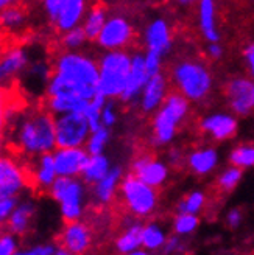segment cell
I'll use <instances>...</instances> for the list:
<instances>
[{"mask_svg": "<svg viewBox=\"0 0 254 255\" xmlns=\"http://www.w3.org/2000/svg\"><path fill=\"white\" fill-rule=\"evenodd\" d=\"M45 97H78L91 101L98 94V56L77 50H61L52 61Z\"/></svg>", "mask_w": 254, "mask_h": 255, "instance_id": "cell-1", "label": "cell"}, {"mask_svg": "<svg viewBox=\"0 0 254 255\" xmlns=\"http://www.w3.org/2000/svg\"><path fill=\"white\" fill-rule=\"evenodd\" d=\"M8 134L12 148L30 159L56 149L55 116L45 108L20 112L12 119Z\"/></svg>", "mask_w": 254, "mask_h": 255, "instance_id": "cell-2", "label": "cell"}, {"mask_svg": "<svg viewBox=\"0 0 254 255\" xmlns=\"http://www.w3.org/2000/svg\"><path fill=\"white\" fill-rule=\"evenodd\" d=\"M172 89L192 105H203L214 95L215 75L206 59L197 56L176 58L169 69Z\"/></svg>", "mask_w": 254, "mask_h": 255, "instance_id": "cell-3", "label": "cell"}, {"mask_svg": "<svg viewBox=\"0 0 254 255\" xmlns=\"http://www.w3.org/2000/svg\"><path fill=\"white\" fill-rule=\"evenodd\" d=\"M192 112V103L180 92H172L162 106L151 116L150 142L153 146H169L173 143L181 126L187 122Z\"/></svg>", "mask_w": 254, "mask_h": 255, "instance_id": "cell-4", "label": "cell"}, {"mask_svg": "<svg viewBox=\"0 0 254 255\" xmlns=\"http://www.w3.org/2000/svg\"><path fill=\"white\" fill-rule=\"evenodd\" d=\"M133 53L112 50L98 55V94L106 100H120L131 72Z\"/></svg>", "mask_w": 254, "mask_h": 255, "instance_id": "cell-5", "label": "cell"}, {"mask_svg": "<svg viewBox=\"0 0 254 255\" xmlns=\"http://www.w3.org/2000/svg\"><path fill=\"white\" fill-rule=\"evenodd\" d=\"M119 193L125 207L137 218H147L156 210L159 199L158 188L145 184L133 173L123 176L119 187Z\"/></svg>", "mask_w": 254, "mask_h": 255, "instance_id": "cell-6", "label": "cell"}, {"mask_svg": "<svg viewBox=\"0 0 254 255\" xmlns=\"http://www.w3.org/2000/svg\"><path fill=\"white\" fill-rule=\"evenodd\" d=\"M137 37V31L133 20L122 12H111L105 27L101 28L95 45L101 52L112 50H128Z\"/></svg>", "mask_w": 254, "mask_h": 255, "instance_id": "cell-7", "label": "cell"}, {"mask_svg": "<svg viewBox=\"0 0 254 255\" xmlns=\"http://www.w3.org/2000/svg\"><path fill=\"white\" fill-rule=\"evenodd\" d=\"M222 95L228 111L239 119L254 114V80L248 75H233L225 80Z\"/></svg>", "mask_w": 254, "mask_h": 255, "instance_id": "cell-8", "label": "cell"}, {"mask_svg": "<svg viewBox=\"0 0 254 255\" xmlns=\"http://www.w3.org/2000/svg\"><path fill=\"white\" fill-rule=\"evenodd\" d=\"M50 196L59 202L64 223L78 221L81 216V201L84 196V182L78 177L58 176L48 190Z\"/></svg>", "mask_w": 254, "mask_h": 255, "instance_id": "cell-9", "label": "cell"}, {"mask_svg": "<svg viewBox=\"0 0 254 255\" xmlns=\"http://www.w3.org/2000/svg\"><path fill=\"white\" fill-rule=\"evenodd\" d=\"M56 148H83L92 129L83 112H69L55 117Z\"/></svg>", "mask_w": 254, "mask_h": 255, "instance_id": "cell-10", "label": "cell"}, {"mask_svg": "<svg viewBox=\"0 0 254 255\" xmlns=\"http://www.w3.org/2000/svg\"><path fill=\"white\" fill-rule=\"evenodd\" d=\"M198 131L214 143L233 140L239 132V117L231 111H211L198 120Z\"/></svg>", "mask_w": 254, "mask_h": 255, "instance_id": "cell-11", "label": "cell"}, {"mask_svg": "<svg viewBox=\"0 0 254 255\" xmlns=\"http://www.w3.org/2000/svg\"><path fill=\"white\" fill-rule=\"evenodd\" d=\"M142 44L148 52H156L164 58H167L175 45V36L170 20L162 16L150 19L142 30Z\"/></svg>", "mask_w": 254, "mask_h": 255, "instance_id": "cell-12", "label": "cell"}, {"mask_svg": "<svg viewBox=\"0 0 254 255\" xmlns=\"http://www.w3.org/2000/svg\"><path fill=\"white\" fill-rule=\"evenodd\" d=\"M30 52L23 45H9L0 53V87H11L28 69Z\"/></svg>", "mask_w": 254, "mask_h": 255, "instance_id": "cell-13", "label": "cell"}, {"mask_svg": "<svg viewBox=\"0 0 254 255\" xmlns=\"http://www.w3.org/2000/svg\"><path fill=\"white\" fill-rule=\"evenodd\" d=\"M131 173L136 174L139 179H142L145 184L159 188L167 182L170 176V165L161 160L159 157L144 152L134 157L131 162Z\"/></svg>", "mask_w": 254, "mask_h": 255, "instance_id": "cell-14", "label": "cell"}, {"mask_svg": "<svg viewBox=\"0 0 254 255\" xmlns=\"http://www.w3.org/2000/svg\"><path fill=\"white\" fill-rule=\"evenodd\" d=\"M23 187H28L25 167L12 156L0 154V198L17 196Z\"/></svg>", "mask_w": 254, "mask_h": 255, "instance_id": "cell-15", "label": "cell"}, {"mask_svg": "<svg viewBox=\"0 0 254 255\" xmlns=\"http://www.w3.org/2000/svg\"><path fill=\"white\" fill-rule=\"evenodd\" d=\"M170 92H172V84L169 80V75L161 73L156 76H150L136 108L144 116H153L162 106V103L166 101Z\"/></svg>", "mask_w": 254, "mask_h": 255, "instance_id": "cell-16", "label": "cell"}, {"mask_svg": "<svg viewBox=\"0 0 254 255\" xmlns=\"http://www.w3.org/2000/svg\"><path fill=\"white\" fill-rule=\"evenodd\" d=\"M150 78V75L145 69V59H144V52L137 50L133 53V61H131V72H130V78L126 83L125 91L120 97V105L123 106H130L136 108L137 101L141 98V94L144 91V87Z\"/></svg>", "mask_w": 254, "mask_h": 255, "instance_id": "cell-17", "label": "cell"}, {"mask_svg": "<svg viewBox=\"0 0 254 255\" xmlns=\"http://www.w3.org/2000/svg\"><path fill=\"white\" fill-rule=\"evenodd\" d=\"M197 27L201 39L208 42H222L223 36L219 25L217 0H200L197 3Z\"/></svg>", "mask_w": 254, "mask_h": 255, "instance_id": "cell-18", "label": "cell"}, {"mask_svg": "<svg viewBox=\"0 0 254 255\" xmlns=\"http://www.w3.org/2000/svg\"><path fill=\"white\" fill-rule=\"evenodd\" d=\"M56 241L61 249H66L72 255H84L92 243V234L84 223H64Z\"/></svg>", "mask_w": 254, "mask_h": 255, "instance_id": "cell-19", "label": "cell"}, {"mask_svg": "<svg viewBox=\"0 0 254 255\" xmlns=\"http://www.w3.org/2000/svg\"><path fill=\"white\" fill-rule=\"evenodd\" d=\"M55 168L58 176L78 177L83 173L84 165L89 159L86 148H56L53 152Z\"/></svg>", "mask_w": 254, "mask_h": 255, "instance_id": "cell-20", "label": "cell"}, {"mask_svg": "<svg viewBox=\"0 0 254 255\" xmlns=\"http://www.w3.org/2000/svg\"><path fill=\"white\" fill-rule=\"evenodd\" d=\"M25 170H27V176H28V187H31L34 190H47L48 191L58 177L52 152L33 157L31 165Z\"/></svg>", "mask_w": 254, "mask_h": 255, "instance_id": "cell-21", "label": "cell"}, {"mask_svg": "<svg viewBox=\"0 0 254 255\" xmlns=\"http://www.w3.org/2000/svg\"><path fill=\"white\" fill-rule=\"evenodd\" d=\"M219 162H220L219 149L212 145H200L194 149H190L186 154L187 170L198 177H205L211 174L219 167Z\"/></svg>", "mask_w": 254, "mask_h": 255, "instance_id": "cell-22", "label": "cell"}, {"mask_svg": "<svg viewBox=\"0 0 254 255\" xmlns=\"http://www.w3.org/2000/svg\"><path fill=\"white\" fill-rule=\"evenodd\" d=\"M91 5V0H66L58 19L53 23L55 30L61 34L72 28L81 27L83 19Z\"/></svg>", "mask_w": 254, "mask_h": 255, "instance_id": "cell-23", "label": "cell"}, {"mask_svg": "<svg viewBox=\"0 0 254 255\" xmlns=\"http://www.w3.org/2000/svg\"><path fill=\"white\" fill-rule=\"evenodd\" d=\"M52 72H53L52 64H48L47 61H42V59L31 61L28 69L22 75V80L25 81V87L33 92H39V91L45 92Z\"/></svg>", "mask_w": 254, "mask_h": 255, "instance_id": "cell-24", "label": "cell"}, {"mask_svg": "<svg viewBox=\"0 0 254 255\" xmlns=\"http://www.w3.org/2000/svg\"><path fill=\"white\" fill-rule=\"evenodd\" d=\"M109 14L111 12L103 2H94L91 8L87 9L86 16L83 19V23H81V28L84 30L87 39L91 42H95L101 28L105 27Z\"/></svg>", "mask_w": 254, "mask_h": 255, "instance_id": "cell-25", "label": "cell"}, {"mask_svg": "<svg viewBox=\"0 0 254 255\" xmlns=\"http://www.w3.org/2000/svg\"><path fill=\"white\" fill-rule=\"evenodd\" d=\"M123 179V171L120 167H112L111 171L94 185V195L101 204H109L116 199L117 190Z\"/></svg>", "mask_w": 254, "mask_h": 255, "instance_id": "cell-26", "label": "cell"}, {"mask_svg": "<svg viewBox=\"0 0 254 255\" xmlns=\"http://www.w3.org/2000/svg\"><path fill=\"white\" fill-rule=\"evenodd\" d=\"M111 162L105 154L89 156L81 173V181L89 185H95L111 171Z\"/></svg>", "mask_w": 254, "mask_h": 255, "instance_id": "cell-27", "label": "cell"}, {"mask_svg": "<svg viewBox=\"0 0 254 255\" xmlns=\"http://www.w3.org/2000/svg\"><path fill=\"white\" fill-rule=\"evenodd\" d=\"M87 103V100L78 97H45V109L50 114H53L55 117L69 112H84Z\"/></svg>", "mask_w": 254, "mask_h": 255, "instance_id": "cell-28", "label": "cell"}, {"mask_svg": "<svg viewBox=\"0 0 254 255\" xmlns=\"http://www.w3.org/2000/svg\"><path fill=\"white\" fill-rule=\"evenodd\" d=\"M33 216H34V206L31 202H23L11 213V218L8 220L5 229L11 234L23 235L25 232H28Z\"/></svg>", "mask_w": 254, "mask_h": 255, "instance_id": "cell-29", "label": "cell"}, {"mask_svg": "<svg viewBox=\"0 0 254 255\" xmlns=\"http://www.w3.org/2000/svg\"><path fill=\"white\" fill-rule=\"evenodd\" d=\"M27 23V12L20 5H11L0 12V30L6 33H17Z\"/></svg>", "mask_w": 254, "mask_h": 255, "instance_id": "cell-30", "label": "cell"}, {"mask_svg": "<svg viewBox=\"0 0 254 255\" xmlns=\"http://www.w3.org/2000/svg\"><path fill=\"white\" fill-rule=\"evenodd\" d=\"M142 232H144V226L134 223L128 226L123 231V234L119 235L116 240V248L120 254H130L133 251H137L139 246H142Z\"/></svg>", "mask_w": 254, "mask_h": 255, "instance_id": "cell-31", "label": "cell"}, {"mask_svg": "<svg viewBox=\"0 0 254 255\" xmlns=\"http://www.w3.org/2000/svg\"><path fill=\"white\" fill-rule=\"evenodd\" d=\"M228 162L240 170L254 168V142H244L236 145L228 154Z\"/></svg>", "mask_w": 254, "mask_h": 255, "instance_id": "cell-32", "label": "cell"}, {"mask_svg": "<svg viewBox=\"0 0 254 255\" xmlns=\"http://www.w3.org/2000/svg\"><path fill=\"white\" fill-rule=\"evenodd\" d=\"M167 241L166 232L158 223H148L144 226L142 232V248L145 251H156L159 248H164Z\"/></svg>", "mask_w": 254, "mask_h": 255, "instance_id": "cell-33", "label": "cell"}, {"mask_svg": "<svg viewBox=\"0 0 254 255\" xmlns=\"http://www.w3.org/2000/svg\"><path fill=\"white\" fill-rule=\"evenodd\" d=\"M109 140H111V129L101 125L100 128H97V129L91 132L84 148L89 152V156L105 154V149L109 143Z\"/></svg>", "mask_w": 254, "mask_h": 255, "instance_id": "cell-34", "label": "cell"}, {"mask_svg": "<svg viewBox=\"0 0 254 255\" xmlns=\"http://www.w3.org/2000/svg\"><path fill=\"white\" fill-rule=\"evenodd\" d=\"M205 206H206V193L205 191H200V190H194V191H190V193H187L180 202L176 204V212L198 215Z\"/></svg>", "mask_w": 254, "mask_h": 255, "instance_id": "cell-35", "label": "cell"}, {"mask_svg": "<svg viewBox=\"0 0 254 255\" xmlns=\"http://www.w3.org/2000/svg\"><path fill=\"white\" fill-rule=\"evenodd\" d=\"M87 42H91L87 39V36L81 27L72 28L69 31L61 33L59 44L62 50H70V52H77V50H83Z\"/></svg>", "mask_w": 254, "mask_h": 255, "instance_id": "cell-36", "label": "cell"}, {"mask_svg": "<svg viewBox=\"0 0 254 255\" xmlns=\"http://www.w3.org/2000/svg\"><path fill=\"white\" fill-rule=\"evenodd\" d=\"M242 177H244V170L230 165V167H226L217 176V182L215 184H217V188H219V191H222V193H231V191L240 184Z\"/></svg>", "mask_w": 254, "mask_h": 255, "instance_id": "cell-37", "label": "cell"}, {"mask_svg": "<svg viewBox=\"0 0 254 255\" xmlns=\"http://www.w3.org/2000/svg\"><path fill=\"white\" fill-rule=\"evenodd\" d=\"M200 226V216L190 213H178L173 220V232L178 237L190 235L197 231Z\"/></svg>", "mask_w": 254, "mask_h": 255, "instance_id": "cell-38", "label": "cell"}, {"mask_svg": "<svg viewBox=\"0 0 254 255\" xmlns=\"http://www.w3.org/2000/svg\"><path fill=\"white\" fill-rule=\"evenodd\" d=\"M106 98L103 95L97 94L91 101L87 103L86 109H84V117L87 119L89 125H91V129H97V128L101 126V109H103L105 103H106Z\"/></svg>", "mask_w": 254, "mask_h": 255, "instance_id": "cell-39", "label": "cell"}, {"mask_svg": "<svg viewBox=\"0 0 254 255\" xmlns=\"http://www.w3.org/2000/svg\"><path fill=\"white\" fill-rule=\"evenodd\" d=\"M119 100H108L103 109H101V125L112 129L119 122Z\"/></svg>", "mask_w": 254, "mask_h": 255, "instance_id": "cell-40", "label": "cell"}, {"mask_svg": "<svg viewBox=\"0 0 254 255\" xmlns=\"http://www.w3.org/2000/svg\"><path fill=\"white\" fill-rule=\"evenodd\" d=\"M144 59H145V69H147L150 76H156V75L164 73V59L166 58H164L162 55L145 50Z\"/></svg>", "mask_w": 254, "mask_h": 255, "instance_id": "cell-41", "label": "cell"}, {"mask_svg": "<svg viewBox=\"0 0 254 255\" xmlns=\"http://www.w3.org/2000/svg\"><path fill=\"white\" fill-rule=\"evenodd\" d=\"M203 52L208 62H220L226 55V48L222 42H208Z\"/></svg>", "mask_w": 254, "mask_h": 255, "instance_id": "cell-42", "label": "cell"}, {"mask_svg": "<svg viewBox=\"0 0 254 255\" xmlns=\"http://www.w3.org/2000/svg\"><path fill=\"white\" fill-rule=\"evenodd\" d=\"M244 66L247 70V75L254 80V42H248L242 50Z\"/></svg>", "mask_w": 254, "mask_h": 255, "instance_id": "cell-43", "label": "cell"}, {"mask_svg": "<svg viewBox=\"0 0 254 255\" xmlns=\"http://www.w3.org/2000/svg\"><path fill=\"white\" fill-rule=\"evenodd\" d=\"M16 254V241L14 237L8 232H0V255H14Z\"/></svg>", "mask_w": 254, "mask_h": 255, "instance_id": "cell-44", "label": "cell"}, {"mask_svg": "<svg viewBox=\"0 0 254 255\" xmlns=\"http://www.w3.org/2000/svg\"><path fill=\"white\" fill-rule=\"evenodd\" d=\"M16 196H11V198H0V224H3L9 215L14 212L16 209Z\"/></svg>", "mask_w": 254, "mask_h": 255, "instance_id": "cell-45", "label": "cell"}, {"mask_svg": "<svg viewBox=\"0 0 254 255\" xmlns=\"http://www.w3.org/2000/svg\"><path fill=\"white\" fill-rule=\"evenodd\" d=\"M6 108H5V101H3V95L0 97V149L3 146L5 142V135H6Z\"/></svg>", "mask_w": 254, "mask_h": 255, "instance_id": "cell-46", "label": "cell"}, {"mask_svg": "<svg viewBox=\"0 0 254 255\" xmlns=\"http://www.w3.org/2000/svg\"><path fill=\"white\" fill-rule=\"evenodd\" d=\"M167 163L172 167H180V165H186V156L181 152L180 148H170L167 152Z\"/></svg>", "mask_w": 254, "mask_h": 255, "instance_id": "cell-47", "label": "cell"}, {"mask_svg": "<svg viewBox=\"0 0 254 255\" xmlns=\"http://www.w3.org/2000/svg\"><path fill=\"white\" fill-rule=\"evenodd\" d=\"M242 220H244V213L240 209H233L226 215V224L231 229H237L240 224H242Z\"/></svg>", "mask_w": 254, "mask_h": 255, "instance_id": "cell-48", "label": "cell"}, {"mask_svg": "<svg viewBox=\"0 0 254 255\" xmlns=\"http://www.w3.org/2000/svg\"><path fill=\"white\" fill-rule=\"evenodd\" d=\"M53 254H55V248L52 245H41V246H36L30 251L19 252L14 255H53Z\"/></svg>", "mask_w": 254, "mask_h": 255, "instance_id": "cell-49", "label": "cell"}, {"mask_svg": "<svg viewBox=\"0 0 254 255\" xmlns=\"http://www.w3.org/2000/svg\"><path fill=\"white\" fill-rule=\"evenodd\" d=\"M180 249H181V241H180V238H178V235L167 238L166 245H164V254L170 255L173 252H178Z\"/></svg>", "mask_w": 254, "mask_h": 255, "instance_id": "cell-50", "label": "cell"}, {"mask_svg": "<svg viewBox=\"0 0 254 255\" xmlns=\"http://www.w3.org/2000/svg\"><path fill=\"white\" fill-rule=\"evenodd\" d=\"M198 2H200V0H173V3L178 8H183V9H189L192 6H197Z\"/></svg>", "mask_w": 254, "mask_h": 255, "instance_id": "cell-51", "label": "cell"}, {"mask_svg": "<svg viewBox=\"0 0 254 255\" xmlns=\"http://www.w3.org/2000/svg\"><path fill=\"white\" fill-rule=\"evenodd\" d=\"M17 0H0V12H2L3 9H6L8 6L11 5H16Z\"/></svg>", "mask_w": 254, "mask_h": 255, "instance_id": "cell-52", "label": "cell"}, {"mask_svg": "<svg viewBox=\"0 0 254 255\" xmlns=\"http://www.w3.org/2000/svg\"><path fill=\"white\" fill-rule=\"evenodd\" d=\"M126 255H148V251H141V249H137V251H133L130 254H126Z\"/></svg>", "mask_w": 254, "mask_h": 255, "instance_id": "cell-53", "label": "cell"}, {"mask_svg": "<svg viewBox=\"0 0 254 255\" xmlns=\"http://www.w3.org/2000/svg\"><path fill=\"white\" fill-rule=\"evenodd\" d=\"M53 255H72V254H70V252H67L66 249H61V248H59L58 251H55V254H53Z\"/></svg>", "mask_w": 254, "mask_h": 255, "instance_id": "cell-54", "label": "cell"}, {"mask_svg": "<svg viewBox=\"0 0 254 255\" xmlns=\"http://www.w3.org/2000/svg\"><path fill=\"white\" fill-rule=\"evenodd\" d=\"M161 3H169V2H173V0H159Z\"/></svg>", "mask_w": 254, "mask_h": 255, "instance_id": "cell-55", "label": "cell"}, {"mask_svg": "<svg viewBox=\"0 0 254 255\" xmlns=\"http://www.w3.org/2000/svg\"><path fill=\"white\" fill-rule=\"evenodd\" d=\"M0 89H2V87H0ZM0 97H2V91H0Z\"/></svg>", "mask_w": 254, "mask_h": 255, "instance_id": "cell-56", "label": "cell"}]
</instances>
